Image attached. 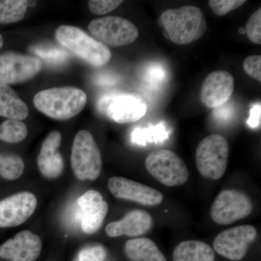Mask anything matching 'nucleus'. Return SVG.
Returning <instances> with one entry per match:
<instances>
[{
	"instance_id": "1",
	"label": "nucleus",
	"mask_w": 261,
	"mask_h": 261,
	"mask_svg": "<svg viewBox=\"0 0 261 261\" xmlns=\"http://www.w3.org/2000/svg\"><path fill=\"white\" fill-rule=\"evenodd\" d=\"M159 23L174 44H190L200 39L207 30L205 15L197 7H181L163 12Z\"/></svg>"
},
{
	"instance_id": "2",
	"label": "nucleus",
	"mask_w": 261,
	"mask_h": 261,
	"mask_svg": "<svg viewBox=\"0 0 261 261\" xmlns=\"http://www.w3.org/2000/svg\"><path fill=\"white\" fill-rule=\"evenodd\" d=\"M87 94L72 87H56L41 91L34 98L38 111L53 119L64 121L82 112L87 103Z\"/></svg>"
},
{
	"instance_id": "3",
	"label": "nucleus",
	"mask_w": 261,
	"mask_h": 261,
	"mask_svg": "<svg viewBox=\"0 0 261 261\" xmlns=\"http://www.w3.org/2000/svg\"><path fill=\"white\" fill-rule=\"evenodd\" d=\"M56 38L62 46L92 66H104L112 56L107 46L78 27L61 25L57 29Z\"/></svg>"
},
{
	"instance_id": "4",
	"label": "nucleus",
	"mask_w": 261,
	"mask_h": 261,
	"mask_svg": "<svg viewBox=\"0 0 261 261\" xmlns=\"http://www.w3.org/2000/svg\"><path fill=\"white\" fill-rule=\"evenodd\" d=\"M70 163L75 177L81 181H94L102 171V157L93 136L80 130L72 146Z\"/></svg>"
},
{
	"instance_id": "5",
	"label": "nucleus",
	"mask_w": 261,
	"mask_h": 261,
	"mask_svg": "<svg viewBox=\"0 0 261 261\" xmlns=\"http://www.w3.org/2000/svg\"><path fill=\"white\" fill-rule=\"evenodd\" d=\"M229 146L221 135H212L201 141L196 149L197 169L203 177L218 180L227 168Z\"/></svg>"
},
{
	"instance_id": "6",
	"label": "nucleus",
	"mask_w": 261,
	"mask_h": 261,
	"mask_svg": "<svg viewBox=\"0 0 261 261\" xmlns=\"http://www.w3.org/2000/svg\"><path fill=\"white\" fill-rule=\"evenodd\" d=\"M145 167L151 176L166 187L181 186L190 176L183 160L167 149L151 152L146 159Z\"/></svg>"
},
{
	"instance_id": "7",
	"label": "nucleus",
	"mask_w": 261,
	"mask_h": 261,
	"mask_svg": "<svg viewBox=\"0 0 261 261\" xmlns=\"http://www.w3.org/2000/svg\"><path fill=\"white\" fill-rule=\"evenodd\" d=\"M97 108L101 114L118 123L139 121L147 111V104L142 97L129 93L105 94L97 101Z\"/></svg>"
},
{
	"instance_id": "8",
	"label": "nucleus",
	"mask_w": 261,
	"mask_h": 261,
	"mask_svg": "<svg viewBox=\"0 0 261 261\" xmlns=\"http://www.w3.org/2000/svg\"><path fill=\"white\" fill-rule=\"evenodd\" d=\"M89 31L101 42L112 47L128 45L139 37L135 24L119 16L94 19L89 23Z\"/></svg>"
},
{
	"instance_id": "9",
	"label": "nucleus",
	"mask_w": 261,
	"mask_h": 261,
	"mask_svg": "<svg viewBox=\"0 0 261 261\" xmlns=\"http://www.w3.org/2000/svg\"><path fill=\"white\" fill-rule=\"evenodd\" d=\"M253 210L252 201L243 192L225 190L211 206V217L216 224L228 225L247 217Z\"/></svg>"
},
{
	"instance_id": "10",
	"label": "nucleus",
	"mask_w": 261,
	"mask_h": 261,
	"mask_svg": "<svg viewBox=\"0 0 261 261\" xmlns=\"http://www.w3.org/2000/svg\"><path fill=\"white\" fill-rule=\"evenodd\" d=\"M252 225H242L224 230L215 238L214 248L218 254L232 261L241 260L257 238Z\"/></svg>"
},
{
	"instance_id": "11",
	"label": "nucleus",
	"mask_w": 261,
	"mask_h": 261,
	"mask_svg": "<svg viewBox=\"0 0 261 261\" xmlns=\"http://www.w3.org/2000/svg\"><path fill=\"white\" fill-rule=\"evenodd\" d=\"M42 68L37 57L27 56L14 51L0 55V84L21 83L32 80Z\"/></svg>"
},
{
	"instance_id": "12",
	"label": "nucleus",
	"mask_w": 261,
	"mask_h": 261,
	"mask_svg": "<svg viewBox=\"0 0 261 261\" xmlns=\"http://www.w3.org/2000/svg\"><path fill=\"white\" fill-rule=\"evenodd\" d=\"M37 197L29 192H18L0 200V228L23 224L37 208Z\"/></svg>"
},
{
	"instance_id": "13",
	"label": "nucleus",
	"mask_w": 261,
	"mask_h": 261,
	"mask_svg": "<svg viewBox=\"0 0 261 261\" xmlns=\"http://www.w3.org/2000/svg\"><path fill=\"white\" fill-rule=\"evenodd\" d=\"M108 186L117 198L133 201L142 205L155 206L163 200V194L159 190L126 178H111L108 180Z\"/></svg>"
},
{
	"instance_id": "14",
	"label": "nucleus",
	"mask_w": 261,
	"mask_h": 261,
	"mask_svg": "<svg viewBox=\"0 0 261 261\" xmlns=\"http://www.w3.org/2000/svg\"><path fill=\"white\" fill-rule=\"evenodd\" d=\"M234 89V79L225 70H216L206 77L201 86V102L210 108H218L229 100Z\"/></svg>"
},
{
	"instance_id": "15",
	"label": "nucleus",
	"mask_w": 261,
	"mask_h": 261,
	"mask_svg": "<svg viewBox=\"0 0 261 261\" xmlns=\"http://www.w3.org/2000/svg\"><path fill=\"white\" fill-rule=\"evenodd\" d=\"M42 248V240L39 236L23 230L0 245V257L10 261H35Z\"/></svg>"
},
{
	"instance_id": "16",
	"label": "nucleus",
	"mask_w": 261,
	"mask_h": 261,
	"mask_svg": "<svg viewBox=\"0 0 261 261\" xmlns=\"http://www.w3.org/2000/svg\"><path fill=\"white\" fill-rule=\"evenodd\" d=\"M81 210V226L84 233L92 234L101 228L108 214V205L102 195L91 190L77 200Z\"/></svg>"
},
{
	"instance_id": "17",
	"label": "nucleus",
	"mask_w": 261,
	"mask_h": 261,
	"mask_svg": "<svg viewBox=\"0 0 261 261\" xmlns=\"http://www.w3.org/2000/svg\"><path fill=\"white\" fill-rule=\"evenodd\" d=\"M61 140V134L58 130H53L43 142L37 157V165L44 177L58 178L63 172L64 161L61 152H58Z\"/></svg>"
},
{
	"instance_id": "18",
	"label": "nucleus",
	"mask_w": 261,
	"mask_h": 261,
	"mask_svg": "<svg viewBox=\"0 0 261 261\" xmlns=\"http://www.w3.org/2000/svg\"><path fill=\"white\" fill-rule=\"evenodd\" d=\"M152 226L153 220L148 212L135 210L128 213L120 221L108 224L106 231L110 238H118L122 235L139 237L148 233Z\"/></svg>"
},
{
	"instance_id": "19",
	"label": "nucleus",
	"mask_w": 261,
	"mask_h": 261,
	"mask_svg": "<svg viewBox=\"0 0 261 261\" xmlns=\"http://www.w3.org/2000/svg\"><path fill=\"white\" fill-rule=\"evenodd\" d=\"M27 105L7 84H0V116L21 121L29 116Z\"/></svg>"
},
{
	"instance_id": "20",
	"label": "nucleus",
	"mask_w": 261,
	"mask_h": 261,
	"mask_svg": "<svg viewBox=\"0 0 261 261\" xmlns=\"http://www.w3.org/2000/svg\"><path fill=\"white\" fill-rule=\"evenodd\" d=\"M124 251L130 261H168L150 239H133L126 242Z\"/></svg>"
},
{
	"instance_id": "21",
	"label": "nucleus",
	"mask_w": 261,
	"mask_h": 261,
	"mask_svg": "<svg viewBox=\"0 0 261 261\" xmlns=\"http://www.w3.org/2000/svg\"><path fill=\"white\" fill-rule=\"evenodd\" d=\"M215 258L212 247L199 240L181 242L173 252V261H215Z\"/></svg>"
},
{
	"instance_id": "22",
	"label": "nucleus",
	"mask_w": 261,
	"mask_h": 261,
	"mask_svg": "<svg viewBox=\"0 0 261 261\" xmlns=\"http://www.w3.org/2000/svg\"><path fill=\"white\" fill-rule=\"evenodd\" d=\"M29 8L27 0H0V23L20 21Z\"/></svg>"
},
{
	"instance_id": "23",
	"label": "nucleus",
	"mask_w": 261,
	"mask_h": 261,
	"mask_svg": "<svg viewBox=\"0 0 261 261\" xmlns=\"http://www.w3.org/2000/svg\"><path fill=\"white\" fill-rule=\"evenodd\" d=\"M27 125L16 120H6L0 125V140L8 143H18L27 137Z\"/></svg>"
},
{
	"instance_id": "24",
	"label": "nucleus",
	"mask_w": 261,
	"mask_h": 261,
	"mask_svg": "<svg viewBox=\"0 0 261 261\" xmlns=\"http://www.w3.org/2000/svg\"><path fill=\"white\" fill-rule=\"evenodd\" d=\"M23 161L15 154L0 155V176L5 179L13 181L22 176L24 171Z\"/></svg>"
},
{
	"instance_id": "25",
	"label": "nucleus",
	"mask_w": 261,
	"mask_h": 261,
	"mask_svg": "<svg viewBox=\"0 0 261 261\" xmlns=\"http://www.w3.org/2000/svg\"><path fill=\"white\" fill-rule=\"evenodd\" d=\"M31 49L33 53L42 58L44 61L53 65H59L65 63L69 56L68 51L59 47L34 46Z\"/></svg>"
},
{
	"instance_id": "26",
	"label": "nucleus",
	"mask_w": 261,
	"mask_h": 261,
	"mask_svg": "<svg viewBox=\"0 0 261 261\" xmlns=\"http://www.w3.org/2000/svg\"><path fill=\"white\" fill-rule=\"evenodd\" d=\"M166 130L161 125L150 128H136L132 135V142L138 145H145L147 142L162 141L166 139Z\"/></svg>"
},
{
	"instance_id": "27",
	"label": "nucleus",
	"mask_w": 261,
	"mask_h": 261,
	"mask_svg": "<svg viewBox=\"0 0 261 261\" xmlns=\"http://www.w3.org/2000/svg\"><path fill=\"white\" fill-rule=\"evenodd\" d=\"M247 37L252 42L261 44V9L259 8L249 18L245 29Z\"/></svg>"
},
{
	"instance_id": "28",
	"label": "nucleus",
	"mask_w": 261,
	"mask_h": 261,
	"mask_svg": "<svg viewBox=\"0 0 261 261\" xmlns=\"http://www.w3.org/2000/svg\"><path fill=\"white\" fill-rule=\"evenodd\" d=\"M107 255V250L103 245H92L82 249L74 261H104Z\"/></svg>"
},
{
	"instance_id": "29",
	"label": "nucleus",
	"mask_w": 261,
	"mask_h": 261,
	"mask_svg": "<svg viewBox=\"0 0 261 261\" xmlns=\"http://www.w3.org/2000/svg\"><path fill=\"white\" fill-rule=\"evenodd\" d=\"M246 3L245 0H210L208 4L216 15L222 16L240 8Z\"/></svg>"
},
{
	"instance_id": "30",
	"label": "nucleus",
	"mask_w": 261,
	"mask_h": 261,
	"mask_svg": "<svg viewBox=\"0 0 261 261\" xmlns=\"http://www.w3.org/2000/svg\"><path fill=\"white\" fill-rule=\"evenodd\" d=\"M123 1L121 0H91L89 1V10L95 15H105L116 9Z\"/></svg>"
},
{
	"instance_id": "31",
	"label": "nucleus",
	"mask_w": 261,
	"mask_h": 261,
	"mask_svg": "<svg viewBox=\"0 0 261 261\" xmlns=\"http://www.w3.org/2000/svg\"><path fill=\"white\" fill-rule=\"evenodd\" d=\"M243 68L247 75L261 82V56L247 57L243 62Z\"/></svg>"
},
{
	"instance_id": "32",
	"label": "nucleus",
	"mask_w": 261,
	"mask_h": 261,
	"mask_svg": "<svg viewBox=\"0 0 261 261\" xmlns=\"http://www.w3.org/2000/svg\"><path fill=\"white\" fill-rule=\"evenodd\" d=\"M260 123V106L257 105L252 108L250 111V116L247 121V124L252 128H256Z\"/></svg>"
},
{
	"instance_id": "33",
	"label": "nucleus",
	"mask_w": 261,
	"mask_h": 261,
	"mask_svg": "<svg viewBox=\"0 0 261 261\" xmlns=\"http://www.w3.org/2000/svg\"><path fill=\"white\" fill-rule=\"evenodd\" d=\"M96 80L99 85H111L116 82V78L108 74L99 75Z\"/></svg>"
},
{
	"instance_id": "34",
	"label": "nucleus",
	"mask_w": 261,
	"mask_h": 261,
	"mask_svg": "<svg viewBox=\"0 0 261 261\" xmlns=\"http://www.w3.org/2000/svg\"><path fill=\"white\" fill-rule=\"evenodd\" d=\"M3 42H4V41H3V36H2L1 34H0V49H1L2 47H3Z\"/></svg>"
},
{
	"instance_id": "35",
	"label": "nucleus",
	"mask_w": 261,
	"mask_h": 261,
	"mask_svg": "<svg viewBox=\"0 0 261 261\" xmlns=\"http://www.w3.org/2000/svg\"><path fill=\"white\" fill-rule=\"evenodd\" d=\"M37 5V3L36 2H29V6L30 7H34L35 5Z\"/></svg>"
}]
</instances>
